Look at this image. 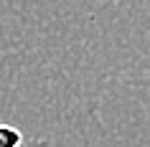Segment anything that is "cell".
<instances>
[{"mask_svg":"<svg viewBox=\"0 0 150 147\" xmlns=\"http://www.w3.org/2000/svg\"><path fill=\"white\" fill-rule=\"evenodd\" d=\"M23 147H51V142H46V139H25Z\"/></svg>","mask_w":150,"mask_h":147,"instance_id":"7a4b0ae2","label":"cell"},{"mask_svg":"<svg viewBox=\"0 0 150 147\" xmlns=\"http://www.w3.org/2000/svg\"><path fill=\"white\" fill-rule=\"evenodd\" d=\"M23 132L10 127V124H0V147H23Z\"/></svg>","mask_w":150,"mask_h":147,"instance_id":"6da1fadb","label":"cell"}]
</instances>
